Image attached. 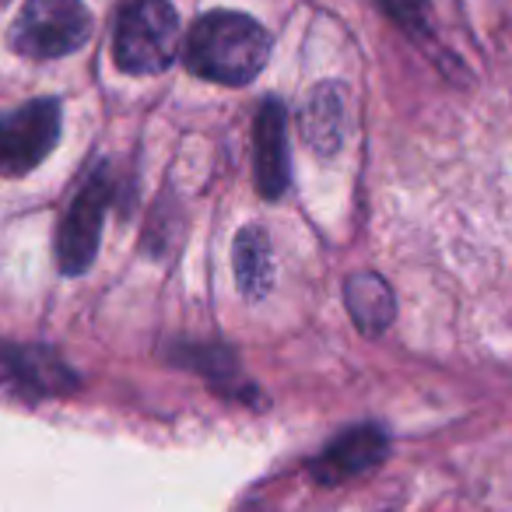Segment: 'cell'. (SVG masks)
Instances as JSON below:
<instances>
[{"instance_id": "3", "label": "cell", "mask_w": 512, "mask_h": 512, "mask_svg": "<svg viewBox=\"0 0 512 512\" xmlns=\"http://www.w3.org/2000/svg\"><path fill=\"white\" fill-rule=\"evenodd\" d=\"M92 36V11L81 0H25L11 22L8 43L29 60H60Z\"/></svg>"}, {"instance_id": "2", "label": "cell", "mask_w": 512, "mask_h": 512, "mask_svg": "<svg viewBox=\"0 0 512 512\" xmlns=\"http://www.w3.org/2000/svg\"><path fill=\"white\" fill-rule=\"evenodd\" d=\"M179 46V18L169 0H123L113 25V60L123 74H162Z\"/></svg>"}, {"instance_id": "4", "label": "cell", "mask_w": 512, "mask_h": 512, "mask_svg": "<svg viewBox=\"0 0 512 512\" xmlns=\"http://www.w3.org/2000/svg\"><path fill=\"white\" fill-rule=\"evenodd\" d=\"M109 204H113V176H109L106 165H99V169L81 183V190L74 193L71 207H67L57 225L53 253H57L60 274L78 278V274H85L88 267H92L95 253H99V242H102V225H106Z\"/></svg>"}, {"instance_id": "8", "label": "cell", "mask_w": 512, "mask_h": 512, "mask_svg": "<svg viewBox=\"0 0 512 512\" xmlns=\"http://www.w3.org/2000/svg\"><path fill=\"white\" fill-rule=\"evenodd\" d=\"M253 169L256 190L264 200H278L292 183L288 172V113L278 99H264L253 123Z\"/></svg>"}, {"instance_id": "10", "label": "cell", "mask_w": 512, "mask_h": 512, "mask_svg": "<svg viewBox=\"0 0 512 512\" xmlns=\"http://www.w3.org/2000/svg\"><path fill=\"white\" fill-rule=\"evenodd\" d=\"M235 281L246 299H264L274 285L271 239L260 225H246L235 235Z\"/></svg>"}, {"instance_id": "6", "label": "cell", "mask_w": 512, "mask_h": 512, "mask_svg": "<svg viewBox=\"0 0 512 512\" xmlns=\"http://www.w3.org/2000/svg\"><path fill=\"white\" fill-rule=\"evenodd\" d=\"M74 390H78V376L57 351L0 344V393L4 397L39 404L50 397H67Z\"/></svg>"}, {"instance_id": "12", "label": "cell", "mask_w": 512, "mask_h": 512, "mask_svg": "<svg viewBox=\"0 0 512 512\" xmlns=\"http://www.w3.org/2000/svg\"><path fill=\"white\" fill-rule=\"evenodd\" d=\"M379 4H383L386 15H390L400 29L411 32V36L425 39L428 29H432V22H428V0H379Z\"/></svg>"}, {"instance_id": "11", "label": "cell", "mask_w": 512, "mask_h": 512, "mask_svg": "<svg viewBox=\"0 0 512 512\" xmlns=\"http://www.w3.org/2000/svg\"><path fill=\"white\" fill-rule=\"evenodd\" d=\"M302 137L320 155H334L344 137V95L337 85H320L302 109Z\"/></svg>"}, {"instance_id": "5", "label": "cell", "mask_w": 512, "mask_h": 512, "mask_svg": "<svg viewBox=\"0 0 512 512\" xmlns=\"http://www.w3.org/2000/svg\"><path fill=\"white\" fill-rule=\"evenodd\" d=\"M60 137V102L32 99L25 106L0 113V176L18 179L32 172Z\"/></svg>"}, {"instance_id": "7", "label": "cell", "mask_w": 512, "mask_h": 512, "mask_svg": "<svg viewBox=\"0 0 512 512\" xmlns=\"http://www.w3.org/2000/svg\"><path fill=\"white\" fill-rule=\"evenodd\" d=\"M390 453V435L379 425H358L351 432L337 435L313 463H309V474L320 484H344L351 477H362L369 470H376L379 463Z\"/></svg>"}, {"instance_id": "9", "label": "cell", "mask_w": 512, "mask_h": 512, "mask_svg": "<svg viewBox=\"0 0 512 512\" xmlns=\"http://www.w3.org/2000/svg\"><path fill=\"white\" fill-rule=\"evenodd\" d=\"M344 302H348L351 320L362 334H383L397 316V299H393L390 285L369 271L351 274L344 285Z\"/></svg>"}, {"instance_id": "1", "label": "cell", "mask_w": 512, "mask_h": 512, "mask_svg": "<svg viewBox=\"0 0 512 512\" xmlns=\"http://www.w3.org/2000/svg\"><path fill=\"white\" fill-rule=\"evenodd\" d=\"M183 57L197 78L242 88L271 60V36L242 11H207L193 22Z\"/></svg>"}, {"instance_id": "13", "label": "cell", "mask_w": 512, "mask_h": 512, "mask_svg": "<svg viewBox=\"0 0 512 512\" xmlns=\"http://www.w3.org/2000/svg\"><path fill=\"white\" fill-rule=\"evenodd\" d=\"M218 358H221V365H232V355H228V351H218ZM193 362L200 365V369L204 372H228V376H232L235 369H211V365H207V355H204V348L197 351V358H193Z\"/></svg>"}]
</instances>
